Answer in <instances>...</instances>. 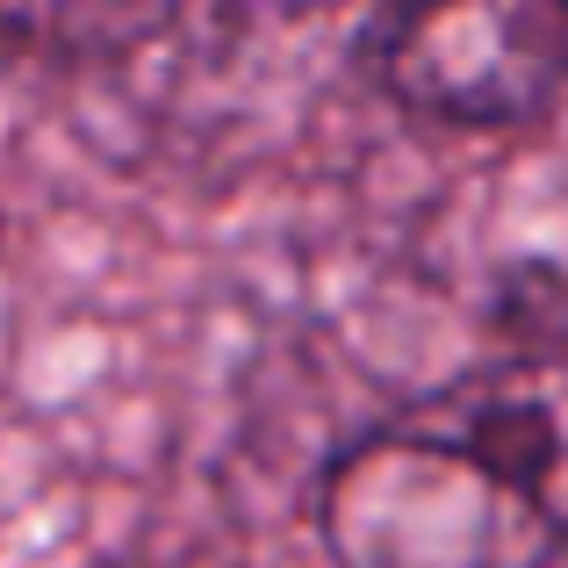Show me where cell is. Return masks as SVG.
<instances>
[{"label":"cell","instance_id":"7a4b0ae2","mask_svg":"<svg viewBox=\"0 0 568 568\" xmlns=\"http://www.w3.org/2000/svg\"><path fill=\"white\" fill-rule=\"evenodd\" d=\"M561 0H382L367 72L439 130H540L561 109Z\"/></svg>","mask_w":568,"mask_h":568},{"label":"cell","instance_id":"6da1fadb","mask_svg":"<svg viewBox=\"0 0 568 568\" xmlns=\"http://www.w3.org/2000/svg\"><path fill=\"white\" fill-rule=\"evenodd\" d=\"M561 526L555 353H511L382 417L317 489L338 568H555Z\"/></svg>","mask_w":568,"mask_h":568}]
</instances>
